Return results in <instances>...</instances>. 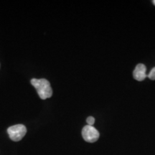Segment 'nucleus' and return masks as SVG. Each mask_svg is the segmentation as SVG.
I'll return each mask as SVG.
<instances>
[{"mask_svg":"<svg viewBox=\"0 0 155 155\" xmlns=\"http://www.w3.org/2000/svg\"><path fill=\"white\" fill-rule=\"evenodd\" d=\"M30 83L35 88L38 96L41 99L45 100L53 96V90L47 79L32 78Z\"/></svg>","mask_w":155,"mask_h":155,"instance_id":"f257e3e1","label":"nucleus"},{"mask_svg":"<svg viewBox=\"0 0 155 155\" xmlns=\"http://www.w3.org/2000/svg\"><path fill=\"white\" fill-rule=\"evenodd\" d=\"M9 138L14 141L22 140L27 133V128L23 124H17L12 126L7 129Z\"/></svg>","mask_w":155,"mask_h":155,"instance_id":"f03ea898","label":"nucleus"},{"mask_svg":"<svg viewBox=\"0 0 155 155\" xmlns=\"http://www.w3.org/2000/svg\"><path fill=\"white\" fill-rule=\"evenodd\" d=\"M99 132L93 126L86 125L82 129V137L87 142L94 143L99 138Z\"/></svg>","mask_w":155,"mask_h":155,"instance_id":"7ed1b4c3","label":"nucleus"},{"mask_svg":"<svg viewBox=\"0 0 155 155\" xmlns=\"http://www.w3.org/2000/svg\"><path fill=\"white\" fill-rule=\"evenodd\" d=\"M133 76L135 80L138 81H142L146 78L147 75V68L144 64H138L135 68L133 72Z\"/></svg>","mask_w":155,"mask_h":155,"instance_id":"20e7f679","label":"nucleus"},{"mask_svg":"<svg viewBox=\"0 0 155 155\" xmlns=\"http://www.w3.org/2000/svg\"><path fill=\"white\" fill-rule=\"evenodd\" d=\"M148 78L151 80H155V67L151 70L150 73H149V75H147Z\"/></svg>","mask_w":155,"mask_h":155,"instance_id":"39448f33","label":"nucleus"},{"mask_svg":"<svg viewBox=\"0 0 155 155\" xmlns=\"http://www.w3.org/2000/svg\"><path fill=\"white\" fill-rule=\"evenodd\" d=\"M86 122L89 126H93L95 123V119L93 116H89V117L87 118Z\"/></svg>","mask_w":155,"mask_h":155,"instance_id":"423d86ee","label":"nucleus"},{"mask_svg":"<svg viewBox=\"0 0 155 155\" xmlns=\"http://www.w3.org/2000/svg\"><path fill=\"white\" fill-rule=\"evenodd\" d=\"M152 2H153V4H154V5H155V0H154V1H152Z\"/></svg>","mask_w":155,"mask_h":155,"instance_id":"0eeeda50","label":"nucleus"}]
</instances>
